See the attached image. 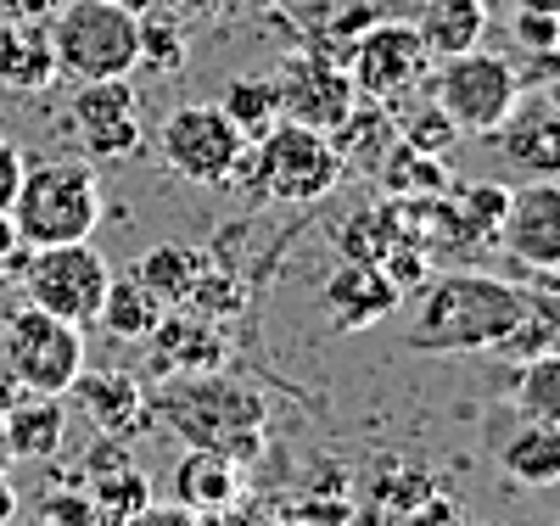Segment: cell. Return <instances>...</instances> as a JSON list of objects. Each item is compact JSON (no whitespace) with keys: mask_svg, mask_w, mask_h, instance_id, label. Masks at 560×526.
<instances>
[{"mask_svg":"<svg viewBox=\"0 0 560 526\" xmlns=\"http://www.w3.org/2000/svg\"><path fill=\"white\" fill-rule=\"evenodd\" d=\"M527 303L533 297L522 285L477 274V269L432 274V285L420 292V308H415L404 348L409 353H488L522 325Z\"/></svg>","mask_w":560,"mask_h":526,"instance_id":"6da1fadb","label":"cell"},{"mask_svg":"<svg viewBox=\"0 0 560 526\" xmlns=\"http://www.w3.org/2000/svg\"><path fill=\"white\" fill-rule=\"evenodd\" d=\"M168 425H179L191 448H219L236 465H253L264 454V425H269V404L258 387L224 375V370H202V375H163V387L147 398Z\"/></svg>","mask_w":560,"mask_h":526,"instance_id":"7a4b0ae2","label":"cell"},{"mask_svg":"<svg viewBox=\"0 0 560 526\" xmlns=\"http://www.w3.org/2000/svg\"><path fill=\"white\" fill-rule=\"evenodd\" d=\"M12 224L23 247H68L90 242L102 224V174L96 163L51 157L39 168H23V185L12 197Z\"/></svg>","mask_w":560,"mask_h":526,"instance_id":"3957f363","label":"cell"},{"mask_svg":"<svg viewBox=\"0 0 560 526\" xmlns=\"http://www.w3.org/2000/svg\"><path fill=\"white\" fill-rule=\"evenodd\" d=\"M342 152L337 140L314 129V124H298V118H280L269 135H258L253 147L242 152V179L253 197H269V202H319L331 197L337 179H342Z\"/></svg>","mask_w":560,"mask_h":526,"instance_id":"277c9868","label":"cell"},{"mask_svg":"<svg viewBox=\"0 0 560 526\" xmlns=\"http://www.w3.org/2000/svg\"><path fill=\"white\" fill-rule=\"evenodd\" d=\"M57 51V73L68 79H129L140 68V17L113 0H62L45 23Z\"/></svg>","mask_w":560,"mask_h":526,"instance_id":"5b68a950","label":"cell"},{"mask_svg":"<svg viewBox=\"0 0 560 526\" xmlns=\"http://www.w3.org/2000/svg\"><path fill=\"white\" fill-rule=\"evenodd\" d=\"M0 364H7V375L23 393L62 398L73 387V375L84 370V330L23 303L18 314H7V325H0Z\"/></svg>","mask_w":560,"mask_h":526,"instance_id":"8992f818","label":"cell"},{"mask_svg":"<svg viewBox=\"0 0 560 526\" xmlns=\"http://www.w3.org/2000/svg\"><path fill=\"white\" fill-rule=\"evenodd\" d=\"M23 297L45 314H57L68 325H96L102 314V297L113 285V264L90 247V242H68V247H28L23 269Z\"/></svg>","mask_w":560,"mask_h":526,"instance_id":"52a82bcc","label":"cell"},{"mask_svg":"<svg viewBox=\"0 0 560 526\" xmlns=\"http://www.w3.org/2000/svg\"><path fill=\"white\" fill-rule=\"evenodd\" d=\"M516 102H522V84H516V73H510V57H493V51L448 57L432 79V107L459 135H477V140H488L510 118Z\"/></svg>","mask_w":560,"mask_h":526,"instance_id":"ba28073f","label":"cell"},{"mask_svg":"<svg viewBox=\"0 0 560 526\" xmlns=\"http://www.w3.org/2000/svg\"><path fill=\"white\" fill-rule=\"evenodd\" d=\"M158 152L185 185H230L242 168L247 140L242 129L219 113V102H185L163 118Z\"/></svg>","mask_w":560,"mask_h":526,"instance_id":"9c48e42d","label":"cell"},{"mask_svg":"<svg viewBox=\"0 0 560 526\" xmlns=\"http://www.w3.org/2000/svg\"><path fill=\"white\" fill-rule=\"evenodd\" d=\"M79 147L96 163H118L140 152V95L129 79H84L73 90Z\"/></svg>","mask_w":560,"mask_h":526,"instance_id":"30bf717a","label":"cell"},{"mask_svg":"<svg viewBox=\"0 0 560 526\" xmlns=\"http://www.w3.org/2000/svg\"><path fill=\"white\" fill-rule=\"evenodd\" d=\"M427 45H420V34L409 23H376L359 45H353V90L364 95V102H382L393 107V95L415 90L420 79H427Z\"/></svg>","mask_w":560,"mask_h":526,"instance_id":"8fae6325","label":"cell"},{"mask_svg":"<svg viewBox=\"0 0 560 526\" xmlns=\"http://www.w3.org/2000/svg\"><path fill=\"white\" fill-rule=\"evenodd\" d=\"M504 253L527 264V269H549L560 258V179H527L510 185V208L499 224Z\"/></svg>","mask_w":560,"mask_h":526,"instance_id":"7c38bea8","label":"cell"},{"mask_svg":"<svg viewBox=\"0 0 560 526\" xmlns=\"http://www.w3.org/2000/svg\"><path fill=\"white\" fill-rule=\"evenodd\" d=\"M62 398H73V409L90 420L96 437H135L140 425L152 420V404L140 393V381L129 370H113V364L107 370H79Z\"/></svg>","mask_w":560,"mask_h":526,"instance_id":"4fadbf2b","label":"cell"},{"mask_svg":"<svg viewBox=\"0 0 560 526\" xmlns=\"http://www.w3.org/2000/svg\"><path fill=\"white\" fill-rule=\"evenodd\" d=\"M488 140L522 179H560V113L538 95H522Z\"/></svg>","mask_w":560,"mask_h":526,"instance_id":"5bb4252c","label":"cell"},{"mask_svg":"<svg viewBox=\"0 0 560 526\" xmlns=\"http://www.w3.org/2000/svg\"><path fill=\"white\" fill-rule=\"evenodd\" d=\"M398 303H404V292L382 274V264H342L319 285V308H325V319H331V330H370V325H382Z\"/></svg>","mask_w":560,"mask_h":526,"instance_id":"9a60e30c","label":"cell"},{"mask_svg":"<svg viewBox=\"0 0 560 526\" xmlns=\"http://www.w3.org/2000/svg\"><path fill=\"white\" fill-rule=\"evenodd\" d=\"M280 84V113H292L298 124H314L325 135H337V124L353 113V79L331 62H314V57H298Z\"/></svg>","mask_w":560,"mask_h":526,"instance_id":"2e32d148","label":"cell"},{"mask_svg":"<svg viewBox=\"0 0 560 526\" xmlns=\"http://www.w3.org/2000/svg\"><path fill=\"white\" fill-rule=\"evenodd\" d=\"M152 348V370L158 381L163 375H202V370H224V330L213 319H197V314H163L158 330L147 337Z\"/></svg>","mask_w":560,"mask_h":526,"instance_id":"e0dca14e","label":"cell"},{"mask_svg":"<svg viewBox=\"0 0 560 526\" xmlns=\"http://www.w3.org/2000/svg\"><path fill=\"white\" fill-rule=\"evenodd\" d=\"M242 499V465L219 448H185L174 465V504L202 515H224Z\"/></svg>","mask_w":560,"mask_h":526,"instance_id":"ac0fdd59","label":"cell"},{"mask_svg":"<svg viewBox=\"0 0 560 526\" xmlns=\"http://www.w3.org/2000/svg\"><path fill=\"white\" fill-rule=\"evenodd\" d=\"M57 79L62 73H57V51H51L45 23H0V84L23 90V95H39Z\"/></svg>","mask_w":560,"mask_h":526,"instance_id":"d6986e66","label":"cell"},{"mask_svg":"<svg viewBox=\"0 0 560 526\" xmlns=\"http://www.w3.org/2000/svg\"><path fill=\"white\" fill-rule=\"evenodd\" d=\"M0 425H7V443H12V459H57L62 454V437H68V409L62 398H39V393H23L7 414H0Z\"/></svg>","mask_w":560,"mask_h":526,"instance_id":"ffe728a7","label":"cell"},{"mask_svg":"<svg viewBox=\"0 0 560 526\" xmlns=\"http://www.w3.org/2000/svg\"><path fill=\"white\" fill-rule=\"evenodd\" d=\"M482 28H488V7H482V0H427V12H420V23H415L427 57H438V62L477 51Z\"/></svg>","mask_w":560,"mask_h":526,"instance_id":"44dd1931","label":"cell"},{"mask_svg":"<svg viewBox=\"0 0 560 526\" xmlns=\"http://www.w3.org/2000/svg\"><path fill=\"white\" fill-rule=\"evenodd\" d=\"M499 470L516 488H555L560 482V420H527L499 448Z\"/></svg>","mask_w":560,"mask_h":526,"instance_id":"7402d4cb","label":"cell"},{"mask_svg":"<svg viewBox=\"0 0 560 526\" xmlns=\"http://www.w3.org/2000/svg\"><path fill=\"white\" fill-rule=\"evenodd\" d=\"M163 314H168V308L135 280V269H124V274H113V285H107L96 325H107V337H118V342H147Z\"/></svg>","mask_w":560,"mask_h":526,"instance_id":"603a6c76","label":"cell"},{"mask_svg":"<svg viewBox=\"0 0 560 526\" xmlns=\"http://www.w3.org/2000/svg\"><path fill=\"white\" fill-rule=\"evenodd\" d=\"M202 269H208V253L163 242V247H152V253H140L135 280L147 285V292H152L163 308H179V303H185V292H191V280H197Z\"/></svg>","mask_w":560,"mask_h":526,"instance_id":"cb8c5ba5","label":"cell"},{"mask_svg":"<svg viewBox=\"0 0 560 526\" xmlns=\"http://www.w3.org/2000/svg\"><path fill=\"white\" fill-rule=\"evenodd\" d=\"M219 113L242 129V140L253 147L258 135H269L280 124V84L264 79V73H247V79H230L224 95H219Z\"/></svg>","mask_w":560,"mask_h":526,"instance_id":"d4e9b609","label":"cell"},{"mask_svg":"<svg viewBox=\"0 0 560 526\" xmlns=\"http://www.w3.org/2000/svg\"><path fill=\"white\" fill-rule=\"evenodd\" d=\"M191 62V34L174 7H147L140 12V68H152L158 79H174Z\"/></svg>","mask_w":560,"mask_h":526,"instance_id":"484cf974","label":"cell"},{"mask_svg":"<svg viewBox=\"0 0 560 526\" xmlns=\"http://www.w3.org/2000/svg\"><path fill=\"white\" fill-rule=\"evenodd\" d=\"M382 179H387V190L398 202H427V197H443V190L454 185L443 157H427V152L404 147V140H393V152L382 157Z\"/></svg>","mask_w":560,"mask_h":526,"instance_id":"4316f807","label":"cell"},{"mask_svg":"<svg viewBox=\"0 0 560 526\" xmlns=\"http://www.w3.org/2000/svg\"><path fill=\"white\" fill-rule=\"evenodd\" d=\"M370 488H376V499L398 515H409L415 504H427L438 493V476L427 465H415V459H382L376 476H370Z\"/></svg>","mask_w":560,"mask_h":526,"instance_id":"83f0119b","label":"cell"},{"mask_svg":"<svg viewBox=\"0 0 560 526\" xmlns=\"http://www.w3.org/2000/svg\"><path fill=\"white\" fill-rule=\"evenodd\" d=\"M516 409L527 420H560V348L522 364V375H516Z\"/></svg>","mask_w":560,"mask_h":526,"instance_id":"f1b7e54d","label":"cell"},{"mask_svg":"<svg viewBox=\"0 0 560 526\" xmlns=\"http://www.w3.org/2000/svg\"><path fill=\"white\" fill-rule=\"evenodd\" d=\"M448 197H454V208L465 213V224H471L482 242L493 247V242H499V224H504V208H510V185H488V179H477V185H448Z\"/></svg>","mask_w":560,"mask_h":526,"instance_id":"f546056e","label":"cell"},{"mask_svg":"<svg viewBox=\"0 0 560 526\" xmlns=\"http://www.w3.org/2000/svg\"><path fill=\"white\" fill-rule=\"evenodd\" d=\"M45 526H118L90 493H45Z\"/></svg>","mask_w":560,"mask_h":526,"instance_id":"4dcf8cb0","label":"cell"},{"mask_svg":"<svg viewBox=\"0 0 560 526\" xmlns=\"http://www.w3.org/2000/svg\"><path fill=\"white\" fill-rule=\"evenodd\" d=\"M454 124L438 113V107H427V113H415L409 118V129H404V147H415V152H427V157H443L448 147H454Z\"/></svg>","mask_w":560,"mask_h":526,"instance_id":"1f68e13d","label":"cell"},{"mask_svg":"<svg viewBox=\"0 0 560 526\" xmlns=\"http://www.w3.org/2000/svg\"><path fill=\"white\" fill-rule=\"evenodd\" d=\"M510 28H516V39L527 45V51H560V23H555V17H544V12H527V7H516Z\"/></svg>","mask_w":560,"mask_h":526,"instance_id":"d6a6232c","label":"cell"},{"mask_svg":"<svg viewBox=\"0 0 560 526\" xmlns=\"http://www.w3.org/2000/svg\"><path fill=\"white\" fill-rule=\"evenodd\" d=\"M409 526H465V510H459V499L432 493L427 504H415V510H409Z\"/></svg>","mask_w":560,"mask_h":526,"instance_id":"836d02e7","label":"cell"},{"mask_svg":"<svg viewBox=\"0 0 560 526\" xmlns=\"http://www.w3.org/2000/svg\"><path fill=\"white\" fill-rule=\"evenodd\" d=\"M23 152H18V140H7L0 135V208H12V197H18V185H23Z\"/></svg>","mask_w":560,"mask_h":526,"instance_id":"e575fe53","label":"cell"},{"mask_svg":"<svg viewBox=\"0 0 560 526\" xmlns=\"http://www.w3.org/2000/svg\"><path fill=\"white\" fill-rule=\"evenodd\" d=\"M62 0H0V23H51Z\"/></svg>","mask_w":560,"mask_h":526,"instance_id":"d590c367","label":"cell"},{"mask_svg":"<svg viewBox=\"0 0 560 526\" xmlns=\"http://www.w3.org/2000/svg\"><path fill=\"white\" fill-rule=\"evenodd\" d=\"M124 526H202L191 510H179V504H147V510H135Z\"/></svg>","mask_w":560,"mask_h":526,"instance_id":"8d00e7d4","label":"cell"},{"mask_svg":"<svg viewBox=\"0 0 560 526\" xmlns=\"http://www.w3.org/2000/svg\"><path fill=\"white\" fill-rule=\"evenodd\" d=\"M23 258H28V247H23V235H18V224H12V208H0V269H23Z\"/></svg>","mask_w":560,"mask_h":526,"instance_id":"74e56055","label":"cell"},{"mask_svg":"<svg viewBox=\"0 0 560 526\" xmlns=\"http://www.w3.org/2000/svg\"><path fill=\"white\" fill-rule=\"evenodd\" d=\"M224 526H275V515H264V510H242V504H230V510H224Z\"/></svg>","mask_w":560,"mask_h":526,"instance_id":"f35d334b","label":"cell"},{"mask_svg":"<svg viewBox=\"0 0 560 526\" xmlns=\"http://www.w3.org/2000/svg\"><path fill=\"white\" fill-rule=\"evenodd\" d=\"M18 504H23V499H18V488L7 482V476H0V526L18 521Z\"/></svg>","mask_w":560,"mask_h":526,"instance_id":"ab89813d","label":"cell"},{"mask_svg":"<svg viewBox=\"0 0 560 526\" xmlns=\"http://www.w3.org/2000/svg\"><path fill=\"white\" fill-rule=\"evenodd\" d=\"M18 398H23V387H18L12 375H7V364H0V414H7V409H12Z\"/></svg>","mask_w":560,"mask_h":526,"instance_id":"60d3db41","label":"cell"},{"mask_svg":"<svg viewBox=\"0 0 560 526\" xmlns=\"http://www.w3.org/2000/svg\"><path fill=\"white\" fill-rule=\"evenodd\" d=\"M522 7H527V12H544V17L560 23V0H522Z\"/></svg>","mask_w":560,"mask_h":526,"instance_id":"b9f144b4","label":"cell"},{"mask_svg":"<svg viewBox=\"0 0 560 526\" xmlns=\"http://www.w3.org/2000/svg\"><path fill=\"white\" fill-rule=\"evenodd\" d=\"M213 7H224V0H174V12H213Z\"/></svg>","mask_w":560,"mask_h":526,"instance_id":"7bdbcfd3","label":"cell"},{"mask_svg":"<svg viewBox=\"0 0 560 526\" xmlns=\"http://www.w3.org/2000/svg\"><path fill=\"white\" fill-rule=\"evenodd\" d=\"M538 280H544V285H549V292H555V297H560V258H555V264H549V269H538Z\"/></svg>","mask_w":560,"mask_h":526,"instance_id":"ee69618b","label":"cell"},{"mask_svg":"<svg viewBox=\"0 0 560 526\" xmlns=\"http://www.w3.org/2000/svg\"><path fill=\"white\" fill-rule=\"evenodd\" d=\"M18 459H12V443H7V425H0V476H7Z\"/></svg>","mask_w":560,"mask_h":526,"instance_id":"f6af8a7d","label":"cell"},{"mask_svg":"<svg viewBox=\"0 0 560 526\" xmlns=\"http://www.w3.org/2000/svg\"><path fill=\"white\" fill-rule=\"evenodd\" d=\"M113 7H124V12H135V17H140L147 7H158V0H113Z\"/></svg>","mask_w":560,"mask_h":526,"instance_id":"bcb514c9","label":"cell"},{"mask_svg":"<svg viewBox=\"0 0 560 526\" xmlns=\"http://www.w3.org/2000/svg\"><path fill=\"white\" fill-rule=\"evenodd\" d=\"M544 102H549V107H555V113H560V73H555V79H549V95H544Z\"/></svg>","mask_w":560,"mask_h":526,"instance_id":"7dc6e473","label":"cell"},{"mask_svg":"<svg viewBox=\"0 0 560 526\" xmlns=\"http://www.w3.org/2000/svg\"><path fill=\"white\" fill-rule=\"evenodd\" d=\"M7 526H18V521H7Z\"/></svg>","mask_w":560,"mask_h":526,"instance_id":"c3c4849f","label":"cell"}]
</instances>
